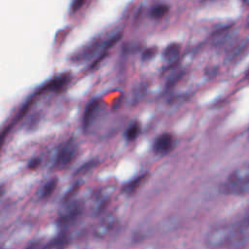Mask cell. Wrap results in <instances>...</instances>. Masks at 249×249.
Returning a JSON list of instances; mask_svg holds the SVG:
<instances>
[{"label": "cell", "mask_w": 249, "mask_h": 249, "mask_svg": "<svg viewBox=\"0 0 249 249\" xmlns=\"http://www.w3.org/2000/svg\"><path fill=\"white\" fill-rule=\"evenodd\" d=\"M169 11V7L167 5H164V4H160V5H157V6H154L151 11H150V16L153 18H156V19H160V18H162Z\"/></svg>", "instance_id": "11"}, {"label": "cell", "mask_w": 249, "mask_h": 249, "mask_svg": "<svg viewBox=\"0 0 249 249\" xmlns=\"http://www.w3.org/2000/svg\"><path fill=\"white\" fill-rule=\"evenodd\" d=\"M249 42L246 39H243L241 41H239L229 53L228 55V59L230 60H235L237 57H239L248 48Z\"/></svg>", "instance_id": "8"}, {"label": "cell", "mask_w": 249, "mask_h": 249, "mask_svg": "<svg viewBox=\"0 0 249 249\" xmlns=\"http://www.w3.org/2000/svg\"><path fill=\"white\" fill-rule=\"evenodd\" d=\"M247 24H248V25H249V18H248V22H247Z\"/></svg>", "instance_id": "19"}, {"label": "cell", "mask_w": 249, "mask_h": 249, "mask_svg": "<svg viewBox=\"0 0 249 249\" xmlns=\"http://www.w3.org/2000/svg\"><path fill=\"white\" fill-rule=\"evenodd\" d=\"M139 132H140V125L137 122L131 124L125 130V133H124V136H125V139L128 140V141H132L134 140L138 135H139Z\"/></svg>", "instance_id": "13"}, {"label": "cell", "mask_w": 249, "mask_h": 249, "mask_svg": "<svg viewBox=\"0 0 249 249\" xmlns=\"http://www.w3.org/2000/svg\"><path fill=\"white\" fill-rule=\"evenodd\" d=\"M180 49L181 47L177 43H172L168 45L163 52V57L168 61L175 59L180 53Z\"/></svg>", "instance_id": "9"}, {"label": "cell", "mask_w": 249, "mask_h": 249, "mask_svg": "<svg viewBox=\"0 0 249 249\" xmlns=\"http://www.w3.org/2000/svg\"><path fill=\"white\" fill-rule=\"evenodd\" d=\"M157 53V49L156 48H149L147 50H145L143 53H142V55H141V58L143 61H148V60H151L155 54Z\"/></svg>", "instance_id": "14"}, {"label": "cell", "mask_w": 249, "mask_h": 249, "mask_svg": "<svg viewBox=\"0 0 249 249\" xmlns=\"http://www.w3.org/2000/svg\"><path fill=\"white\" fill-rule=\"evenodd\" d=\"M69 81H70V76L68 74H63L61 76L54 78L53 81H51L43 89L58 91V90H61L68 84Z\"/></svg>", "instance_id": "7"}, {"label": "cell", "mask_w": 249, "mask_h": 249, "mask_svg": "<svg viewBox=\"0 0 249 249\" xmlns=\"http://www.w3.org/2000/svg\"><path fill=\"white\" fill-rule=\"evenodd\" d=\"M114 227V221L112 218H107L105 219L102 223H100L99 226H97L95 233L99 236H103L107 232L110 231V230Z\"/></svg>", "instance_id": "12"}, {"label": "cell", "mask_w": 249, "mask_h": 249, "mask_svg": "<svg viewBox=\"0 0 249 249\" xmlns=\"http://www.w3.org/2000/svg\"><path fill=\"white\" fill-rule=\"evenodd\" d=\"M234 231L235 222L226 223L212 228L205 235V247L207 249H230Z\"/></svg>", "instance_id": "2"}, {"label": "cell", "mask_w": 249, "mask_h": 249, "mask_svg": "<svg viewBox=\"0 0 249 249\" xmlns=\"http://www.w3.org/2000/svg\"><path fill=\"white\" fill-rule=\"evenodd\" d=\"M100 109H101V102L99 99L91 100L88 104L83 116V127L85 130H88L91 126V124L95 122L100 112Z\"/></svg>", "instance_id": "5"}, {"label": "cell", "mask_w": 249, "mask_h": 249, "mask_svg": "<svg viewBox=\"0 0 249 249\" xmlns=\"http://www.w3.org/2000/svg\"><path fill=\"white\" fill-rule=\"evenodd\" d=\"M76 152L77 146L73 140L67 141L57 152L55 158V165L57 167H65L74 160Z\"/></svg>", "instance_id": "4"}, {"label": "cell", "mask_w": 249, "mask_h": 249, "mask_svg": "<svg viewBox=\"0 0 249 249\" xmlns=\"http://www.w3.org/2000/svg\"><path fill=\"white\" fill-rule=\"evenodd\" d=\"M85 2H86V0H73L72 4H71V11L73 13L79 11L83 7Z\"/></svg>", "instance_id": "16"}, {"label": "cell", "mask_w": 249, "mask_h": 249, "mask_svg": "<svg viewBox=\"0 0 249 249\" xmlns=\"http://www.w3.org/2000/svg\"><path fill=\"white\" fill-rule=\"evenodd\" d=\"M54 187H55V180H52V181H50L45 187H44V190H43V196H49L52 192H53V190L54 189Z\"/></svg>", "instance_id": "15"}, {"label": "cell", "mask_w": 249, "mask_h": 249, "mask_svg": "<svg viewBox=\"0 0 249 249\" xmlns=\"http://www.w3.org/2000/svg\"><path fill=\"white\" fill-rule=\"evenodd\" d=\"M173 147V136L170 133L160 134L154 143V151L159 155H165L171 151Z\"/></svg>", "instance_id": "6"}, {"label": "cell", "mask_w": 249, "mask_h": 249, "mask_svg": "<svg viewBox=\"0 0 249 249\" xmlns=\"http://www.w3.org/2000/svg\"><path fill=\"white\" fill-rule=\"evenodd\" d=\"M222 192L229 196H245L249 194V163L232 170L222 184Z\"/></svg>", "instance_id": "1"}, {"label": "cell", "mask_w": 249, "mask_h": 249, "mask_svg": "<svg viewBox=\"0 0 249 249\" xmlns=\"http://www.w3.org/2000/svg\"><path fill=\"white\" fill-rule=\"evenodd\" d=\"M249 246V211L239 221L235 222L234 235L230 249H245Z\"/></svg>", "instance_id": "3"}, {"label": "cell", "mask_w": 249, "mask_h": 249, "mask_svg": "<svg viewBox=\"0 0 249 249\" xmlns=\"http://www.w3.org/2000/svg\"><path fill=\"white\" fill-rule=\"evenodd\" d=\"M183 74H182V72H178V73H176V75H174L173 77H171L168 81H167V87H172V86H174L175 85V83L181 78V76H182Z\"/></svg>", "instance_id": "17"}, {"label": "cell", "mask_w": 249, "mask_h": 249, "mask_svg": "<svg viewBox=\"0 0 249 249\" xmlns=\"http://www.w3.org/2000/svg\"><path fill=\"white\" fill-rule=\"evenodd\" d=\"M243 1H244V3H245L246 5L249 6V0H243Z\"/></svg>", "instance_id": "18"}, {"label": "cell", "mask_w": 249, "mask_h": 249, "mask_svg": "<svg viewBox=\"0 0 249 249\" xmlns=\"http://www.w3.org/2000/svg\"><path fill=\"white\" fill-rule=\"evenodd\" d=\"M98 46H99V42H94L92 43L91 45L88 46L85 48V50H83L82 52H80L74 58L76 61H80V60H83V59H86L87 57L92 55L95 51L98 49Z\"/></svg>", "instance_id": "10"}]
</instances>
